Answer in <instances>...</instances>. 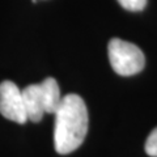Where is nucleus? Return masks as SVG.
Returning <instances> with one entry per match:
<instances>
[{"label":"nucleus","instance_id":"f257e3e1","mask_svg":"<svg viewBox=\"0 0 157 157\" xmlns=\"http://www.w3.org/2000/svg\"><path fill=\"white\" fill-rule=\"evenodd\" d=\"M54 145L59 155H68L82 144L88 132V110L84 100L77 94L62 98L55 111Z\"/></svg>","mask_w":157,"mask_h":157},{"label":"nucleus","instance_id":"f03ea898","mask_svg":"<svg viewBox=\"0 0 157 157\" xmlns=\"http://www.w3.org/2000/svg\"><path fill=\"white\" fill-rule=\"evenodd\" d=\"M28 121L41 122L45 114H55L62 102L60 89L55 78L47 77L39 84L28 85L22 89Z\"/></svg>","mask_w":157,"mask_h":157},{"label":"nucleus","instance_id":"7ed1b4c3","mask_svg":"<svg viewBox=\"0 0 157 157\" xmlns=\"http://www.w3.org/2000/svg\"><path fill=\"white\" fill-rule=\"evenodd\" d=\"M111 68L121 76H132L143 71L145 56L143 51L134 43L122 41L119 38L110 39L107 45Z\"/></svg>","mask_w":157,"mask_h":157},{"label":"nucleus","instance_id":"20e7f679","mask_svg":"<svg viewBox=\"0 0 157 157\" xmlns=\"http://www.w3.org/2000/svg\"><path fill=\"white\" fill-rule=\"evenodd\" d=\"M0 113L4 118L20 124L28 121L22 90L9 80L0 84Z\"/></svg>","mask_w":157,"mask_h":157},{"label":"nucleus","instance_id":"39448f33","mask_svg":"<svg viewBox=\"0 0 157 157\" xmlns=\"http://www.w3.org/2000/svg\"><path fill=\"white\" fill-rule=\"evenodd\" d=\"M118 3L130 12L143 11L147 6V0H118Z\"/></svg>","mask_w":157,"mask_h":157},{"label":"nucleus","instance_id":"423d86ee","mask_svg":"<svg viewBox=\"0 0 157 157\" xmlns=\"http://www.w3.org/2000/svg\"><path fill=\"white\" fill-rule=\"evenodd\" d=\"M145 153L151 157H157V127L149 134L145 141Z\"/></svg>","mask_w":157,"mask_h":157}]
</instances>
